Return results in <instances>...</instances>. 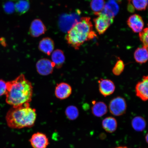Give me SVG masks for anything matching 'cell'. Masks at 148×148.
I'll return each mask as SVG.
<instances>
[{
  "mask_svg": "<svg viewBox=\"0 0 148 148\" xmlns=\"http://www.w3.org/2000/svg\"><path fill=\"white\" fill-rule=\"evenodd\" d=\"M108 108L106 103L103 101H99L93 103L92 107V113L94 116L100 117L106 114Z\"/></svg>",
  "mask_w": 148,
  "mask_h": 148,
  "instance_id": "cell-17",
  "label": "cell"
},
{
  "mask_svg": "<svg viewBox=\"0 0 148 148\" xmlns=\"http://www.w3.org/2000/svg\"><path fill=\"white\" fill-rule=\"evenodd\" d=\"M98 82L99 91L103 97H107L112 95L115 91V84L110 79H101Z\"/></svg>",
  "mask_w": 148,
  "mask_h": 148,
  "instance_id": "cell-9",
  "label": "cell"
},
{
  "mask_svg": "<svg viewBox=\"0 0 148 148\" xmlns=\"http://www.w3.org/2000/svg\"><path fill=\"white\" fill-rule=\"evenodd\" d=\"M127 25L135 33L141 32L143 29L144 23L141 16L137 14L130 16L127 20Z\"/></svg>",
  "mask_w": 148,
  "mask_h": 148,
  "instance_id": "cell-12",
  "label": "cell"
},
{
  "mask_svg": "<svg viewBox=\"0 0 148 148\" xmlns=\"http://www.w3.org/2000/svg\"><path fill=\"white\" fill-rule=\"evenodd\" d=\"M109 108L113 115L116 116L123 115L125 113L127 108L125 99L120 97L114 98L110 101Z\"/></svg>",
  "mask_w": 148,
  "mask_h": 148,
  "instance_id": "cell-4",
  "label": "cell"
},
{
  "mask_svg": "<svg viewBox=\"0 0 148 148\" xmlns=\"http://www.w3.org/2000/svg\"><path fill=\"white\" fill-rule=\"evenodd\" d=\"M7 92V83L3 79H0V97L5 95Z\"/></svg>",
  "mask_w": 148,
  "mask_h": 148,
  "instance_id": "cell-26",
  "label": "cell"
},
{
  "mask_svg": "<svg viewBox=\"0 0 148 148\" xmlns=\"http://www.w3.org/2000/svg\"><path fill=\"white\" fill-rule=\"evenodd\" d=\"M65 114L68 119L70 120H74L78 117L79 111L76 107L71 105L66 108Z\"/></svg>",
  "mask_w": 148,
  "mask_h": 148,
  "instance_id": "cell-22",
  "label": "cell"
},
{
  "mask_svg": "<svg viewBox=\"0 0 148 148\" xmlns=\"http://www.w3.org/2000/svg\"><path fill=\"white\" fill-rule=\"evenodd\" d=\"M14 6L16 12L19 15H22L28 11L30 4L29 0H17Z\"/></svg>",
  "mask_w": 148,
  "mask_h": 148,
  "instance_id": "cell-20",
  "label": "cell"
},
{
  "mask_svg": "<svg viewBox=\"0 0 148 148\" xmlns=\"http://www.w3.org/2000/svg\"><path fill=\"white\" fill-rule=\"evenodd\" d=\"M125 65L123 61L119 59L113 68L112 73L116 76H119L123 73L125 69Z\"/></svg>",
  "mask_w": 148,
  "mask_h": 148,
  "instance_id": "cell-24",
  "label": "cell"
},
{
  "mask_svg": "<svg viewBox=\"0 0 148 148\" xmlns=\"http://www.w3.org/2000/svg\"><path fill=\"white\" fill-rule=\"evenodd\" d=\"M131 123L133 128L137 131H143L146 126L145 120L141 116H136L133 118Z\"/></svg>",
  "mask_w": 148,
  "mask_h": 148,
  "instance_id": "cell-21",
  "label": "cell"
},
{
  "mask_svg": "<svg viewBox=\"0 0 148 148\" xmlns=\"http://www.w3.org/2000/svg\"><path fill=\"white\" fill-rule=\"evenodd\" d=\"M72 88L68 83L62 82L57 84L55 89V95L58 99H64L71 95Z\"/></svg>",
  "mask_w": 148,
  "mask_h": 148,
  "instance_id": "cell-11",
  "label": "cell"
},
{
  "mask_svg": "<svg viewBox=\"0 0 148 148\" xmlns=\"http://www.w3.org/2000/svg\"><path fill=\"white\" fill-rule=\"evenodd\" d=\"M148 48L143 47L138 48L134 53V58L136 62L142 64L145 63L148 60Z\"/></svg>",
  "mask_w": 148,
  "mask_h": 148,
  "instance_id": "cell-19",
  "label": "cell"
},
{
  "mask_svg": "<svg viewBox=\"0 0 148 148\" xmlns=\"http://www.w3.org/2000/svg\"><path fill=\"white\" fill-rule=\"evenodd\" d=\"M55 44L53 40L49 37L44 38L39 43L38 49L42 52L50 55L54 49Z\"/></svg>",
  "mask_w": 148,
  "mask_h": 148,
  "instance_id": "cell-13",
  "label": "cell"
},
{
  "mask_svg": "<svg viewBox=\"0 0 148 148\" xmlns=\"http://www.w3.org/2000/svg\"><path fill=\"white\" fill-rule=\"evenodd\" d=\"M119 11V7L117 3L114 0H110L105 5L102 13L109 17L114 18L117 14Z\"/></svg>",
  "mask_w": 148,
  "mask_h": 148,
  "instance_id": "cell-14",
  "label": "cell"
},
{
  "mask_svg": "<svg viewBox=\"0 0 148 148\" xmlns=\"http://www.w3.org/2000/svg\"><path fill=\"white\" fill-rule=\"evenodd\" d=\"M36 116V110L30 107L29 103H26L17 107H12L7 112L5 119L11 128H29L34 125Z\"/></svg>",
  "mask_w": 148,
  "mask_h": 148,
  "instance_id": "cell-2",
  "label": "cell"
},
{
  "mask_svg": "<svg viewBox=\"0 0 148 148\" xmlns=\"http://www.w3.org/2000/svg\"><path fill=\"white\" fill-rule=\"evenodd\" d=\"M29 141L33 148H47L49 144L46 135L40 132L33 134Z\"/></svg>",
  "mask_w": 148,
  "mask_h": 148,
  "instance_id": "cell-6",
  "label": "cell"
},
{
  "mask_svg": "<svg viewBox=\"0 0 148 148\" xmlns=\"http://www.w3.org/2000/svg\"><path fill=\"white\" fill-rule=\"evenodd\" d=\"M105 5V0H92L90 5V8L95 14L101 12Z\"/></svg>",
  "mask_w": 148,
  "mask_h": 148,
  "instance_id": "cell-23",
  "label": "cell"
},
{
  "mask_svg": "<svg viewBox=\"0 0 148 148\" xmlns=\"http://www.w3.org/2000/svg\"><path fill=\"white\" fill-rule=\"evenodd\" d=\"M146 140H147H147H148V135L147 134V136H146Z\"/></svg>",
  "mask_w": 148,
  "mask_h": 148,
  "instance_id": "cell-28",
  "label": "cell"
},
{
  "mask_svg": "<svg viewBox=\"0 0 148 148\" xmlns=\"http://www.w3.org/2000/svg\"><path fill=\"white\" fill-rule=\"evenodd\" d=\"M47 31L45 25L42 20L35 19L31 23L29 29V33L33 38H37L45 34Z\"/></svg>",
  "mask_w": 148,
  "mask_h": 148,
  "instance_id": "cell-10",
  "label": "cell"
},
{
  "mask_svg": "<svg viewBox=\"0 0 148 148\" xmlns=\"http://www.w3.org/2000/svg\"><path fill=\"white\" fill-rule=\"evenodd\" d=\"M147 5V0H129L127 9L129 12H133L135 10H146Z\"/></svg>",
  "mask_w": 148,
  "mask_h": 148,
  "instance_id": "cell-16",
  "label": "cell"
},
{
  "mask_svg": "<svg viewBox=\"0 0 148 148\" xmlns=\"http://www.w3.org/2000/svg\"><path fill=\"white\" fill-rule=\"evenodd\" d=\"M95 14L97 16L94 19L95 28L99 34H102L112 25L113 22V18L109 17L101 12Z\"/></svg>",
  "mask_w": 148,
  "mask_h": 148,
  "instance_id": "cell-5",
  "label": "cell"
},
{
  "mask_svg": "<svg viewBox=\"0 0 148 148\" xmlns=\"http://www.w3.org/2000/svg\"><path fill=\"white\" fill-rule=\"evenodd\" d=\"M51 60L54 64L55 67L57 69L62 68L65 61L64 52L59 49L53 51L51 55Z\"/></svg>",
  "mask_w": 148,
  "mask_h": 148,
  "instance_id": "cell-15",
  "label": "cell"
},
{
  "mask_svg": "<svg viewBox=\"0 0 148 148\" xmlns=\"http://www.w3.org/2000/svg\"><path fill=\"white\" fill-rule=\"evenodd\" d=\"M148 28L144 29L139 33V37L140 41L143 44L144 47L148 48Z\"/></svg>",
  "mask_w": 148,
  "mask_h": 148,
  "instance_id": "cell-25",
  "label": "cell"
},
{
  "mask_svg": "<svg viewBox=\"0 0 148 148\" xmlns=\"http://www.w3.org/2000/svg\"><path fill=\"white\" fill-rule=\"evenodd\" d=\"M102 125L103 129L107 132L113 133L117 129V121L115 118L112 116H108L103 120Z\"/></svg>",
  "mask_w": 148,
  "mask_h": 148,
  "instance_id": "cell-18",
  "label": "cell"
},
{
  "mask_svg": "<svg viewBox=\"0 0 148 148\" xmlns=\"http://www.w3.org/2000/svg\"><path fill=\"white\" fill-rule=\"evenodd\" d=\"M97 35L93 30L89 17H82L68 31L66 36V42L76 50L79 49L85 42L93 39Z\"/></svg>",
  "mask_w": 148,
  "mask_h": 148,
  "instance_id": "cell-3",
  "label": "cell"
},
{
  "mask_svg": "<svg viewBox=\"0 0 148 148\" xmlns=\"http://www.w3.org/2000/svg\"><path fill=\"white\" fill-rule=\"evenodd\" d=\"M148 77L144 76L142 81L137 83L135 87L136 95L142 101H145L148 99Z\"/></svg>",
  "mask_w": 148,
  "mask_h": 148,
  "instance_id": "cell-8",
  "label": "cell"
},
{
  "mask_svg": "<svg viewBox=\"0 0 148 148\" xmlns=\"http://www.w3.org/2000/svg\"><path fill=\"white\" fill-rule=\"evenodd\" d=\"M6 103L13 107H17L32 101V83L21 74L13 80L6 82Z\"/></svg>",
  "mask_w": 148,
  "mask_h": 148,
  "instance_id": "cell-1",
  "label": "cell"
},
{
  "mask_svg": "<svg viewBox=\"0 0 148 148\" xmlns=\"http://www.w3.org/2000/svg\"><path fill=\"white\" fill-rule=\"evenodd\" d=\"M114 148H129L126 147H120Z\"/></svg>",
  "mask_w": 148,
  "mask_h": 148,
  "instance_id": "cell-27",
  "label": "cell"
},
{
  "mask_svg": "<svg viewBox=\"0 0 148 148\" xmlns=\"http://www.w3.org/2000/svg\"><path fill=\"white\" fill-rule=\"evenodd\" d=\"M55 65L51 61L47 59H40L37 62L36 68L40 75H47L53 73Z\"/></svg>",
  "mask_w": 148,
  "mask_h": 148,
  "instance_id": "cell-7",
  "label": "cell"
}]
</instances>
